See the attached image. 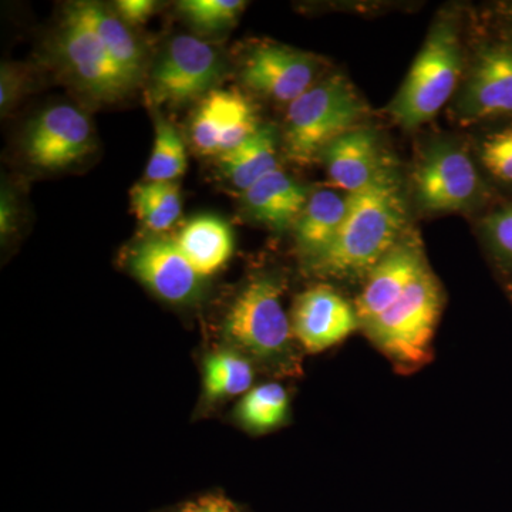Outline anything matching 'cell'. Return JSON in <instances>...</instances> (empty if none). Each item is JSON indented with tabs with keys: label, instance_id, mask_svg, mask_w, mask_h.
Listing matches in <instances>:
<instances>
[{
	"label": "cell",
	"instance_id": "obj_4",
	"mask_svg": "<svg viewBox=\"0 0 512 512\" xmlns=\"http://www.w3.org/2000/svg\"><path fill=\"white\" fill-rule=\"evenodd\" d=\"M460 73L461 46L456 26L441 20L431 30L387 111L406 130L429 123L450 100Z\"/></svg>",
	"mask_w": 512,
	"mask_h": 512
},
{
	"label": "cell",
	"instance_id": "obj_25",
	"mask_svg": "<svg viewBox=\"0 0 512 512\" xmlns=\"http://www.w3.org/2000/svg\"><path fill=\"white\" fill-rule=\"evenodd\" d=\"M187 151L183 138L168 121H156L153 153L148 160L146 178L150 183H174L187 170Z\"/></svg>",
	"mask_w": 512,
	"mask_h": 512
},
{
	"label": "cell",
	"instance_id": "obj_2",
	"mask_svg": "<svg viewBox=\"0 0 512 512\" xmlns=\"http://www.w3.org/2000/svg\"><path fill=\"white\" fill-rule=\"evenodd\" d=\"M367 109L352 84L342 76L323 80L289 104L285 121L288 157L309 165L343 134L360 127Z\"/></svg>",
	"mask_w": 512,
	"mask_h": 512
},
{
	"label": "cell",
	"instance_id": "obj_6",
	"mask_svg": "<svg viewBox=\"0 0 512 512\" xmlns=\"http://www.w3.org/2000/svg\"><path fill=\"white\" fill-rule=\"evenodd\" d=\"M59 52L74 82L94 100L110 103L133 89L110 59L79 2L73 3L64 16Z\"/></svg>",
	"mask_w": 512,
	"mask_h": 512
},
{
	"label": "cell",
	"instance_id": "obj_1",
	"mask_svg": "<svg viewBox=\"0 0 512 512\" xmlns=\"http://www.w3.org/2000/svg\"><path fill=\"white\" fill-rule=\"evenodd\" d=\"M406 210L396 178L384 170L372 184L349 194L348 214L338 237L313 271L330 278H353L369 272L400 242Z\"/></svg>",
	"mask_w": 512,
	"mask_h": 512
},
{
	"label": "cell",
	"instance_id": "obj_20",
	"mask_svg": "<svg viewBox=\"0 0 512 512\" xmlns=\"http://www.w3.org/2000/svg\"><path fill=\"white\" fill-rule=\"evenodd\" d=\"M276 134L272 126H259L244 144L221 154L220 167L224 177L238 190L247 191L265 175L278 170Z\"/></svg>",
	"mask_w": 512,
	"mask_h": 512
},
{
	"label": "cell",
	"instance_id": "obj_11",
	"mask_svg": "<svg viewBox=\"0 0 512 512\" xmlns=\"http://www.w3.org/2000/svg\"><path fill=\"white\" fill-rule=\"evenodd\" d=\"M130 269L150 291L171 303L194 301L205 279L171 238L154 237L140 242L131 252Z\"/></svg>",
	"mask_w": 512,
	"mask_h": 512
},
{
	"label": "cell",
	"instance_id": "obj_28",
	"mask_svg": "<svg viewBox=\"0 0 512 512\" xmlns=\"http://www.w3.org/2000/svg\"><path fill=\"white\" fill-rule=\"evenodd\" d=\"M487 229L497 251L512 261V208L494 214L487 221Z\"/></svg>",
	"mask_w": 512,
	"mask_h": 512
},
{
	"label": "cell",
	"instance_id": "obj_30",
	"mask_svg": "<svg viewBox=\"0 0 512 512\" xmlns=\"http://www.w3.org/2000/svg\"><path fill=\"white\" fill-rule=\"evenodd\" d=\"M171 512H242L237 504L222 494H207L188 501Z\"/></svg>",
	"mask_w": 512,
	"mask_h": 512
},
{
	"label": "cell",
	"instance_id": "obj_18",
	"mask_svg": "<svg viewBox=\"0 0 512 512\" xmlns=\"http://www.w3.org/2000/svg\"><path fill=\"white\" fill-rule=\"evenodd\" d=\"M175 242L202 278L220 271L235 248L231 227L214 215H201L188 221Z\"/></svg>",
	"mask_w": 512,
	"mask_h": 512
},
{
	"label": "cell",
	"instance_id": "obj_19",
	"mask_svg": "<svg viewBox=\"0 0 512 512\" xmlns=\"http://www.w3.org/2000/svg\"><path fill=\"white\" fill-rule=\"evenodd\" d=\"M79 3L121 76L131 87H136L143 76V52L126 23L99 3Z\"/></svg>",
	"mask_w": 512,
	"mask_h": 512
},
{
	"label": "cell",
	"instance_id": "obj_23",
	"mask_svg": "<svg viewBox=\"0 0 512 512\" xmlns=\"http://www.w3.org/2000/svg\"><path fill=\"white\" fill-rule=\"evenodd\" d=\"M289 396L282 384L265 383L245 394L237 410L242 426L254 433L278 429L288 417Z\"/></svg>",
	"mask_w": 512,
	"mask_h": 512
},
{
	"label": "cell",
	"instance_id": "obj_7",
	"mask_svg": "<svg viewBox=\"0 0 512 512\" xmlns=\"http://www.w3.org/2000/svg\"><path fill=\"white\" fill-rule=\"evenodd\" d=\"M221 72L222 62L214 47L198 37L177 36L151 72L148 94L157 104L188 103L210 94Z\"/></svg>",
	"mask_w": 512,
	"mask_h": 512
},
{
	"label": "cell",
	"instance_id": "obj_32",
	"mask_svg": "<svg viewBox=\"0 0 512 512\" xmlns=\"http://www.w3.org/2000/svg\"><path fill=\"white\" fill-rule=\"evenodd\" d=\"M15 205H13L12 198L8 192L3 191L2 204H0V232L3 237L12 232L13 225H15Z\"/></svg>",
	"mask_w": 512,
	"mask_h": 512
},
{
	"label": "cell",
	"instance_id": "obj_13",
	"mask_svg": "<svg viewBox=\"0 0 512 512\" xmlns=\"http://www.w3.org/2000/svg\"><path fill=\"white\" fill-rule=\"evenodd\" d=\"M456 111L463 123L512 113V47H488L478 56Z\"/></svg>",
	"mask_w": 512,
	"mask_h": 512
},
{
	"label": "cell",
	"instance_id": "obj_27",
	"mask_svg": "<svg viewBox=\"0 0 512 512\" xmlns=\"http://www.w3.org/2000/svg\"><path fill=\"white\" fill-rule=\"evenodd\" d=\"M481 160L495 177L512 183V128L493 134L484 141Z\"/></svg>",
	"mask_w": 512,
	"mask_h": 512
},
{
	"label": "cell",
	"instance_id": "obj_22",
	"mask_svg": "<svg viewBox=\"0 0 512 512\" xmlns=\"http://www.w3.org/2000/svg\"><path fill=\"white\" fill-rule=\"evenodd\" d=\"M131 204L138 220L156 234L173 227L183 211L180 190L175 183L138 184L131 191Z\"/></svg>",
	"mask_w": 512,
	"mask_h": 512
},
{
	"label": "cell",
	"instance_id": "obj_15",
	"mask_svg": "<svg viewBox=\"0 0 512 512\" xmlns=\"http://www.w3.org/2000/svg\"><path fill=\"white\" fill-rule=\"evenodd\" d=\"M330 183L336 188L355 194L386 170L380 153L379 140L369 127H357L343 134L322 154Z\"/></svg>",
	"mask_w": 512,
	"mask_h": 512
},
{
	"label": "cell",
	"instance_id": "obj_21",
	"mask_svg": "<svg viewBox=\"0 0 512 512\" xmlns=\"http://www.w3.org/2000/svg\"><path fill=\"white\" fill-rule=\"evenodd\" d=\"M252 383L254 367L239 350H218L205 359L204 393L208 402H221L248 393Z\"/></svg>",
	"mask_w": 512,
	"mask_h": 512
},
{
	"label": "cell",
	"instance_id": "obj_16",
	"mask_svg": "<svg viewBox=\"0 0 512 512\" xmlns=\"http://www.w3.org/2000/svg\"><path fill=\"white\" fill-rule=\"evenodd\" d=\"M311 195L281 168L244 192L245 207L256 221L274 229L295 227Z\"/></svg>",
	"mask_w": 512,
	"mask_h": 512
},
{
	"label": "cell",
	"instance_id": "obj_14",
	"mask_svg": "<svg viewBox=\"0 0 512 512\" xmlns=\"http://www.w3.org/2000/svg\"><path fill=\"white\" fill-rule=\"evenodd\" d=\"M426 268L420 245L402 239L367 275L355 305L360 328L380 318Z\"/></svg>",
	"mask_w": 512,
	"mask_h": 512
},
{
	"label": "cell",
	"instance_id": "obj_12",
	"mask_svg": "<svg viewBox=\"0 0 512 512\" xmlns=\"http://www.w3.org/2000/svg\"><path fill=\"white\" fill-rule=\"evenodd\" d=\"M318 63L312 56L285 46L256 47L245 60L242 79L255 92L293 103L312 89Z\"/></svg>",
	"mask_w": 512,
	"mask_h": 512
},
{
	"label": "cell",
	"instance_id": "obj_8",
	"mask_svg": "<svg viewBox=\"0 0 512 512\" xmlns=\"http://www.w3.org/2000/svg\"><path fill=\"white\" fill-rule=\"evenodd\" d=\"M416 197L430 212L466 210L476 200L480 178L463 148L437 143L424 154L414 175Z\"/></svg>",
	"mask_w": 512,
	"mask_h": 512
},
{
	"label": "cell",
	"instance_id": "obj_9",
	"mask_svg": "<svg viewBox=\"0 0 512 512\" xmlns=\"http://www.w3.org/2000/svg\"><path fill=\"white\" fill-rule=\"evenodd\" d=\"M93 148V130L87 116L76 107H50L30 124L25 154L42 170H62L82 160Z\"/></svg>",
	"mask_w": 512,
	"mask_h": 512
},
{
	"label": "cell",
	"instance_id": "obj_31",
	"mask_svg": "<svg viewBox=\"0 0 512 512\" xmlns=\"http://www.w3.org/2000/svg\"><path fill=\"white\" fill-rule=\"evenodd\" d=\"M156 9V3L151 0H120L116 2L117 16L126 25L136 26L146 22Z\"/></svg>",
	"mask_w": 512,
	"mask_h": 512
},
{
	"label": "cell",
	"instance_id": "obj_5",
	"mask_svg": "<svg viewBox=\"0 0 512 512\" xmlns=\"http://www.w3.org/2000/svg\"><path fill=\"white\" fill-rule=\"evenodd\" d=\"M441 305L439 281L427 266L365 333L397 369L416 370L429 362Z\"/></svg>",
	"mask_w": 512,
	"mask_h": 512
},
{
	"label": "cell",
	"instance_id": "obj_29",
	"mask_svg": "<svg viewBox=\"0 0 512 512\" xmlns=\"http://www.w3.org/2000/svg\"><path fill=\"white\" fill-rule=\"evenodd\" d=\"M25 89V76L18 67L9 63L2 64L0 70V109L3 113L12 109L13 104L22 96Z\"/></svg>",
	"mask_w": 512,
	"mask_h": 512
},
{
	"label": "cell",
	"instance_id": "obj_3",
	"mask_svg": "<svg viewBox=\"0 0 512 512\" xmlns=\"http://www.w3.org/2000/svg\"><path fill=\"white\" fill-rule=\"evenodd\" d=\"M281 281L272 276L255 279L245 286L224 320V336L239 352L293 372L292 320L282 303Z\"/></svg>",
	"mask_w": 512,
	"mask_h": 512
},
{
	"label": "cell",
	"instance_id": "obj_24",
	"mask_svg": "<svg viewBox=\"0 0 512 512\" xmlns=\"http://www.w3.org/2000/svg\"><path fill=\"white\" fill-rule=\"evenodd\" d=\"M238 92L212 90L202 101L200 109L192 120V143L205 156L220 154V143L224 128L237 104Z\"/></svg>",
	"mask_w": 512,
	"mask_h": 512
},
{
	"label": "cell",
	"instance_id": "obj_17",
	"mask_svg": "<svg viewBox=\"0 0 512 512\" xmlns=\"http://www.w3.org/2000/svg\"><path fill=\"white\" fill-rule=\"evenodd\" d=\"M349 194L332 190L313 192L301 217L295 224V237L302 254L311 258L312 264L325 254L338 237L346 214Z\"/></svg>",
	"mask_w": 512,
	"mask_h": 512
},
{
	"label": "cell",
	"instance_id": "obj_26",
	"mask_svg": "<svg viewBox=\"0 0 512 512\" xmlns=\"http://www.w3.org/2000/svg\"><path fill=\"white\" fill-rule=\"evenodd\" d=\"M185 18L204 32L229 28L245 8L241 0H185L178 5Z\"/></svg>",
	"mask_w": 512,
	"mask_h": 512
},
{
	"label": "cell",
	"instance_id": "obj_10",
	"mask_svg": "<svg viewBox=\"0 0 512 512\" xmlns=\"http://www.w3.org/2000/svg\"><path fill=\"white\" fill-rule=\"evenodd\" d=\"M292 329L306 352H325L360 326L356 308L332 286L318 285L296 298L292 311Z\"/></svg>",
	"mask_w": 512,
	"mask_h": 512
}]
</instances>
